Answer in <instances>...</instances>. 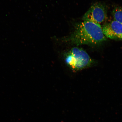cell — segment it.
Segmentation results:
<instances>
[{
	"label": "cell",
	"mask_w": 122,
	"mask_h": 122,
	"mask_svg": "<svg viewBox=\"0 0 122 122\" xmlns=\"http://www.w3.org/2000/svg\"><path fill=\"white\" fill-rule=\"evenodd\" d=\"M107 38L101 25L84 21L76 24L74 31L65 41L73 45L97 46L106 41Z\"/></svg>",
	"instance_id": "6da1fadb"
},
{
	"label": "cell",
	"mask_w": 122,
	"mask_h": 122,
	"mask_svg": "<svg viewBox=\"0 0 122 122\" xmlns=\"http://www.w3.org/2000/svg\"><path fill=\"white\" fill-rule=\"evenodd\" d=\"M66 64L73 71H77L90 67L95 63L85 50L75 47L66 53L64 57Z\"/></svg>",
	"instance_id": "7a4b0ae2"
},
{
	"label": "cell",
	"mask_w": 122,
	"mask_h": 122,
	"mask_svg": "<svg viewBox=\"0 0 122 122\" xmlns=\"http://www.w3.org/2000/svg\"><path fill=\"white\" fill-rule=\"evenodd\" d=\"M107 8L103 3L93 4L84 15L83 21H89L101 26L107 19Z\"/></svg>",
	"instance_id": "3957f363"
},
{
	"label": "cell",
	"mask_w": 122,
	"mask_h": 122,
	"mask_svg": "<svg viewBox=\"0 0 122 122\" xmlns=\"http://www.w3.org/2000/svg\"><path fill=\"white\" fill-rule=\"evenodd\" d=\"M103 34L107 38L122 41V24L113 20L104 24L102 27Z\"/></svg>",
	"instance_id": "277c9868"
},
{
	"label": "cell",
	"mask_w": 122,
	"mask_h": 122,
	"mask_svg": "<svg viewBox=\"0 0 122 122\" xmlns=\"http://www.w3.org/2000/svg\"><path fill=\"white\" fill-rule=\"evenodd\" d=\"M114 20L122 24V7H115L112 12Z\"/></svg>",
	"instance_id": "5b68a950"
}]
</instances>
